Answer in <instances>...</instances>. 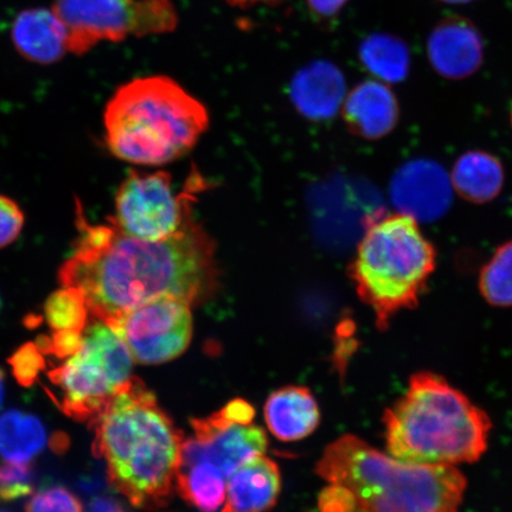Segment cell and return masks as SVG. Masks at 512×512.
Here are the masks:
<instances>
[{"instance_id":"34","label":"cell","mask_w":512,"mask_h":512,"mask_svg":"<svg viewBox=\"0 0 512 512\" xmlns=\"http://www.w3.org/2000/svg\"><path fill=\"white\" fill-rule=\"evenodd\" d=\"M4 382H5V376H4L3 370L0 369V407H2L3 401H4V392H5Z\"/></svg>"},{"instance_id":"11","label":"cell","mask_w":512,"mask_h":512,"mask_svg":"<svg viewBox=\"0 0 512 512\" xmlns=\"http://www.w3.org/2000/svg\"><path fill=\"white\" fill-rule=\"evenodd\" d=\"M191 304L160 298L137 307L108 324L123 339L133 360L160 364L188 349L192 336Z\"/></svg>"},{"instance_id":"20","label":"cell","mask_w":512,"mask_h":512,"mask_svg":"<svg viewBox=\"0 0 512 512\" xmlns=\"http://www.w3.org/2000/svg\"><path fill=\"white\" fill-rule=\"evenodd\" d=\"M46 427L37 416L11 409L0 415V456L9 463H29L47 446Z\"/></svg>"},{"instance_id":"5","label":"cell","mask_w":512,"mask_h":512,"mask_svg":"<svg viewBox=\"0 0 512 512\" xmlns=\"http://www.w3.org/2000/svg\"><path fill=\"white\" fill-rule=\"evenodd\" d=\"M208 126L202 102L162 75L121 86L105 111L108 149L138 165L160 166L188 155Z\"/></svg>"},{"instance_id":"33","label":"cell","mask_w":512,"mask_h":512,"mask_svg":"<svg viewBox=\"0 0 512 512\" xmlns=\"http://www.w3.org/2000/svg\"><path fill=\"white\" fill-rule=\"evenodd\" d=\"M281 0H227L229 5L235 6V8L247 9L251 6L268 3H278Z\"/></svg>"},{"instance_id":"19","label":"cell","mask_w":512,"mask_h":512,"mask_svg":"<svg viewBox=\"0 0 512 512\" xmlns=\"http://www.w3.org/2000/svg\"><path fill=\"white\" fill-rule=\"evenodd\" d=\"M504 169L497 157L484 151H470L453 166L451 182L460 197L472 203L494 201L504 185Z\"/></svg>"},{"instance_id":"23","label":"cell","mask_w":512,"mask_h":512,"mask_svg":"<svg viewBox=\"0 0 512 512\" xmlns=\"http://www.w3.org/2000/svg\"><path fill=\"white\" fill-rule=\"evenodd\" d=\"M479 290L492 306H512V240L498 247L480 271Z\"/></svg>"},{"instance_id":"24","label":"cell","mask_w":512,"mask_h":512,"mask_svg":"<svg viewBox=\"0 0 512 512\" xmlns=\"http://www.w3.org/2000/svg\"><path fill=\"white\" fill-rule=\"evenodd\" d=\"M89 313L85 296L75 287L54 292L44 305V317L54 332L85 331Z\"/></svg>"},{"instance_id":"22","label":"cell","mask_w":512,"mask_h":512,"mask_svg":"<svg viewBox=\"0 0 512 512\" xmlns=\"http://www.w3.org/2000/svg\"><path fill=\"white\" fill-rule=\"evenodd\" d=\"M361 60L371 74L386 83L405 80L411 68L407 43L388 34L368 37L361 46Z\"/></svg>"},{"instance_id":"10","label":"cell","mask_w":512,"mask_h":512,"mask_svg":"<svg viewBox=\"0 0 512 512\" xmlns=\"http://www.w3.org/2000/svg\"><path fill=\"white\" fill-rule=\"evenodd\" d=\"M254 408L242 399L230 401L221 411L192 419L194 438L184 440L181 463L208 462L228 480L249 459L267 450V437L253 424Z\"/></svg>"},{"instance_id":"7","label":"cell","mask_w":512,"mask_h":512,"mask_svg":"<svg viewBox=\"0 0 512 512\" xmlns=\"http://www.w3.org/2000/svg\"><path fill=\"white\" fill-rule=\"evenodd\" d=\"M132 362L117 332L94 318L83 331L79 351L48 373L60 392L57 405L69 418L91 421L131 379Z\"/></svg>"},{"instance_id":"16","label":"cell","mask_w":512,"mask_h":512,"mask_svg":"<svg viewBox=\"0 0 512 512\" xmlns=\"http://www.w3.org/2000/svg\"><path fill=\"white\" fill-rule=\"evenodd\" d=\"M277 464L262 456L249 459L228 478L222 512H270L280 492Z\"/></svg>"},{"instance_id":"28","label":"cell","mask_w":512,"mask_h":512,"mask_svg":"<svg viewBox=\"0 0 512 512\" xmlns=\"http://www.w3.org/2000/svg\"><path fill=\"white\" fill-rule=\"evenodd\" d=\"M82 334L79 331H57L51 337H38L36 345L43 354L67 360L81 348Z\"/></svg>"},{"instance_id":"32","label":"cell","mask_w":512,"mask_h":512,"mask_svg":"<svg viewBox=\"0 0 512 512\" xmlns=\"http://www.w3.org/2000/svg\"><path fill=\"white\" fill-rule=\"evenodd\" d=\"M87 512H126L123 504L108 496L94 497L88 504Z\"/></svg>"},{"instance_id":"18","label":"cell","mask_w":512,"mask_h":512,"mask_svg":"<svg viewBox=\"0 0 512 512\" xmlns=\"http://www.w3.org/2000/svg\"><path fill=\"white\" fill-rule=\"evenodd\" d=\"M265 419L275 437L296 441L309 437L316 430L320 414L310 390L293 386L279 389L268 398Z\"/></svg>"},{"instance_id":"38","label":"cell","mask_w":512,"mask_h":512,"mask_svg":"<svg viewBox=\"0 0 512 512\" xmlns=\"http://www.w3.org/2000/svg\"><path fill=\"white\" fill-rule=\"evenodd\" d=\"M511 123H512V113H511Z\"/></svg>"},{"instance_id":"1","label":"cell","mask_w":512,"mask_h":512,"mask_svg":"<svg viewBox=\"0 0 512 512\" xmlns=\"http://www.w3.org/2000/svg\"><path fill=\"white\" fill-rule=\"evenodd\" d=\"M74 253L59 272L63 287L79 288L95 319L111 324L160 298L194 305L217 284L215 246L190 219L170 238H131L114 226H92L79 216Z\"/></svg>"},{"instance_id":"29","label":"cell","mask_w":512,"mask_h":512,"mask_svg":"<svg viewBox=\"0 0 512 512\" xmlns=\"http://www.w3.org/2000/svg\"><path fill=\"white\" fill-rule=\"evenodd\" d=\"M24 214L18 204L0 195V248L8 247L21 235Z\"/></svg>"},{"instance_id":"37","label":"cell","mask_w":512,"mask_h":512,"mask_svg":"<svg viewBox=\"0 0 512 512\" xmlns=\"http://www.w3.org/2000/svg\"><path fill=\"white\" fill-rule=\"evenodd\" d=\"M0 307H2V300H0Z\"/></svg>"},{"instance_id":"31","label":"cell","mask_w":512,"mask_h":512,"mask_svg":"<svg viewBox=\"0 0 512 512\" xmlns=\"http://www.w3.org/2000/svg\"><path fill=\"white\" fill-rule=\"evenodd\" d=\"M349 0H307L310 9L320 17H332L344 8Z\"/></svg>"},{"instance_id":"9","label":"cell","mask_w":512,"mask_h":512,"mask_svg":"<svg viewBox=\"0 0 512 512\" xmlns=\"http://www.w3.org/2000/svg\"><path fill=\"white\" fill-rule=\"evenodd\" d=\"M190 195H177L166 172L131 171L115 195L110 222L131 238L159 241L179 232L191 219Z\"/></svg>"},{"instance_id":"30","label":"cell","mask_w":512,"mask_h":512,"mask_svg":"<svg viewBox=\"0 0 512 512\" xmlns=\"http://www.w3.org/2000/svg\"><path fill=\"white\" fill-rule=\"evenodd\" d=\"M320 512H355V502L343 486L332 484L319 497Z\"/></svg>"},{"instance_id":"21","label":"cell","mask_w":512,"mask_h":512,"mask_svg":"<svg viewBox=\"0 0 512 512\" xmlns=\"http://www.w3.org/2000/svg\"><path fill=\"white\" fill-rule=\"evenodd\" d=\"M226 477L208 462L181 463L176 488L191 505L201 512H216L226 498Z\"/></svg>"},{"instance_id":"26","label":"cell","mask_w":512,"mask_h":512,"mask_svg":"<svg viewBox=\"0 0 512 512\" xmlns=\"http://www.w3.org/2000/svg\"><path fill=\"white\" fill-rule=\"evenodd\" d=\"M9 364L16 381L24 388L34 386L42 371L46 370L43 352L35 343L22 345L9 358Z\"/></svg>"},{"instance_id":"25","label":"cell","mask_w":512,"mask_h":512,"mask_svg":"<svg viewBox=\"0 0 512 512\" xmlns=\"http://www.w3.org/2000/svg\"><path fill=\"white\" fill-rule=\"evenodd\" d=\"M34 489V470L28 463L0 466V501L12 502L29 496Z\"/></svg>"},{"instance_id":"13","label":"cell","mask_w":512,"mask_h":512,"mask_svg":"<svg viewBox=\"0 0 512 512\" xmlns=\"http://www.w3.org/2000/svg\"><path fill=\"white\" fill-rule=\"evenodd\" d=\"M484 50L476 25L460 16L441 19L427 40L428 61L437 74L450 80L475 74L484 61Z\"/></svg>"},{"instance_id":"27","label":"cell","mask_w":512,"mask_h":512,"mask_svg":"<svg viewBox=\"0 0 512 512\" xmlns=\"http://www.w3.org/2000/svg\"><path fill=\"white\" fill-rule=\"evenodd\" d=\"M25 512H83V507L73 492L63 486H49L30 498Z\"/></svg>"},{"instance_id":"8","label":"cell","mask_w":512,"mask_h":512,"mask_svg":"<svg viewBox=\"0 0 512 512\" xmlns=\"http://www.w3.org/2000/svg\"><path fill=\"white\" fill-rule=\"evenodd\" d=\"M68 32L69 53L83 55L101 42L166 34L177 28L171 0H54Z\"/></svg>"},{"instance_id":"12","label":"cell","mask_w":512,"mask_h":512,"mask_svg":"<svg viewBox=\"0 0 512 512\" xmlns=\"http://www.w3.org/2000/svg\"><path fill=\"white\" fill-rule=\"evenodd\" d=\"M451 176L437 162L416 159L402 165L390 183V198L399 214L416 222L441 219L452 203Z\"/></svg>"},{"instance_id":"36","label":"cell","mask_w":512,"mask_h":512,"mask_svg":"<svg viewBox=\"0 0 512 512\" xmlns=\"http://www.w3.org/2000/svg\"><path fill=\"white\" fill-rule=\"evenodd\" d=\"M0 512H14V511L6 510V509H0Z\"/></svg>"},{"instance_id":"14","label":"cell","mask_w":512,"mask_h":512,"mask_svg":"<svg viewBox=\"0 0 512 512\" xmlns=\"http://www.w3.org/2000/svg\"><path fill=\"white\" fill-rule=\"evenodd\" d=\"M399 101L386 82L370 80L352 89L343 102V118L358 137H386L398 124Z\"/></svg>"},{"instance_id":"4","label":"cell","mask_w":512,"mask_h":512,"mask_svg":"<svg viewBox=\"0 0 512 512\" xmlns=\"http://www.w3.org/2000/svg\"><path fill=\"white\" fill-rule=\"evenodd\" d=\"M316 472L350 492L355 512H459L467 488L457 466L402 462L355 435L326 447Z\"/></svg>"},{"instance_id":"2","label":"cell","mask_w":512,"mask_h":512,"mask_svg":"<svg viewBox=\"0 0 512 512\" xmlns=\"http://www.w3.org/2000/svg\"><path fill=\"white\" fill-rule=\"evenodd\" d=\"M88 425L115 490L140 509L168 504L184 439L142 380L132 376Z\"/></svg>"},{"instance_id":"3","label":"cell","mask_w":512,"mask_h":512,"mask_svg":"<svg viewBox=\"0 0 512 512\" xmlns=\"http://www.w3.org/2000/svg\"><path fill=\"white\" fill-rule=\"evenodd\" d=\"M387 451L402 462L476 463L488 450L491 420L443 376L420 371L383 415Z\"/></svg>"},{"instance_id":"6","label":"cell","mask_w":512,"mask_h":512,"mask_svg":"<svg viewBox=\"0 0 512 512\" xmlns=\"http://www.w3.org/2000/svg\"><path fill=\"white\" fill-rule=\"evenodd\" d=\"M437 266V253L412 217L394 214L370 224L351 265L358 297L379 329L418 306Z\"/></svg>"},{"instance_id":"15","label":"cell","mask_w":512,"mask_h":512,"mask_svg":"<svg viewBox=\"0 0 512 512\" xmlns=\"http://www.w3.org/2000/svg\"><path fill=\"white\" fill-rule=\"evenodd\" d=\"M12 43L25 59L51 64L69 53L68 32L53 9H29L19 14L11 28Z\"/></svg>"},{"instance_id":"17","label":"cell","mask_w":512,"mask_h":512,"mask_svg":"<svg viewBox=\"0 0 512 512\" xmlns=\"http://www.w3.org/2000/svg\"><path fill=\"white\" fill-rule=\"evenodd\" d=\"M344 96V76L330 63L312 64L293 81L294 105L310 119L322 120L335 115L344 102Z\"/></svg>"},{"instance_id":"35","label":"cell","mask_w":512,"mask_h":512,"mask_svg":"<svg viewBox=\"0 0 512 512\" xmlns=\"http://www.w3.org/2000/svg\"><path fill=\"white\" fill-rule=\"evenodd\" d=\"M440 2L446 4H469L475 2V0H440Z\"/></svg>"}]
</instances>
